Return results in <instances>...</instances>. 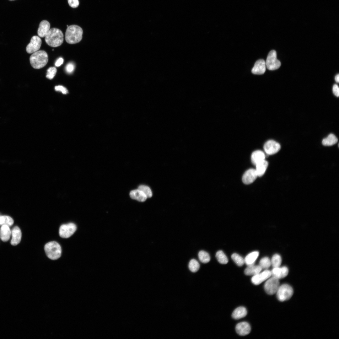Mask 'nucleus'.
<instances>
[{"mask_svg": "<svg viewBox=\"0 0 339 339\" xmlns=\"http://www.w3.org/2000/svg\"><path fill=\"white\" fill-rule=\"evenodd\" d=\"M83 34V30L80 26L76 25H72L67 28L65 34V39L68 43L76 44L81 40Z\"/></svg>", "mask_w": 339, "mask_h": 339, "instance_id": "f257e3e1", "label": "nucleus"}, {"mask_svg": "<svg viewBox=\"0 0 339 339\" xmlns=\"http://www.w3.org/2000/svg\"><path fill=\"white\" fill-rule=\"evenodd\" d=\"M46 43L52 47H57L61 45L63 41V35L58 29L53 28L50 29L45 37Z\"/></svg>", "mask_w": 339, "mask_h": 339, "instance_id": "f03ea898", "label": "nucleus"}, {"mask_svg": "<svg viewBox=\"0 0 339 339\" xmlns=\"http://www.w3.org/2000/svg\"><path fill=\"white\" fill-rule=\"evenodd\" d=\"M48 60V55L44 51H38L30 56V64L35 69L43 68L47 64Z\"/></svg>", "mask_w": 339, "mask_h": 339, "instance_id": "7ed1b4c3", "label": "nucleus"}, {"mask_svg": "<svg viewBox=\"0 0 339 339\" xmlns=\"http://www.w3.org/2000/svg\"><path fill=\"white\" fill-rule=\"evenodd\" d=\"M44 250L47 256L51 260L57 259L61 256V247L56 241H52L46 243L45 245Z\"/></svg>", "mask_w": 339, "mask_h": 339, "instance_id": "20e7f679", "label": "nucleus"}, {"mask_svg": "<svg viewBox=\"0 0 339 339\" xmlns=\"http://www.w3.org/2000/svg\"><path fill=\"white\" fill-rule=\"evenodd\" d=\"M293 291L292 288L288 284L280 286L276 293L278 299L284 301L289 299L292 296Z\"/></svg>", "mask_w": 339, "mask_h": 339, "instance_id": "39448f33", "label": "nucleus"}, {"mask_svg": "<svg viewBox=\"0 0 339 339\" xmlns=\"http://www.w3.org/2000/svg\"><path fill=\"white\" fill-rule=\"evenodd\" d=\"M265 64L266 67L270 70L277 69L280 67L281 62L277 59V53L275 50H272L269 52Z\"/></svg>", "mask_w": 339, "mask_h": 339, "instance_id": "423d86ee", "label": "nucleus"}, {"mask_svg": "<svg viewBox=\"0 0 339 339\" xmlns=\"http://www.w3.org/2000/svg\"><path fill=\"white\" fill-rule=\"evenodd\" d=\"M279 286V279L272 276L267 280L264 285V288L268 294L272 295L276 293Z\"/></svg>", "mask_w": 339, "mask_h": 339, "instance_id": "0eeeda50", "label": "nucleus"}, {"mask_svg": "<svg viewBox=\"0 0 339 339\" xmlns=\"http://www.w3.org/2000/svg\"><path fill=\"white\" fill-rule=\"evenodd\" d=\"M76 229V225L73 223L62 224L59 228V235L62 238H68L74 233Z\"/></svg>", "mask_w": 339, "mask_h": 339, "instance_id": "6e6552de", "label": "nucleus"}, {"mask_svg": "<svg viewBox=\"0 0 339 339\" xmlns=\"http://www.w3.org/2000/svg\"><path fill=\"white\" fill-rule=\"evenodd\" d=\"M281 147L279 143L272 140L266 141L263 146L265 151L269 155H273L277 153L280 150Z\"/></svg>", "mask_w": 339, "mask_h": 339, "instance_id": "1a4fd4ad", "label": "nucleus"}, {"mask_svg": "<svg viewBox=\"0 0 339 339\" xmlns=\"http://www.w3.org/2000/svg\"><path fill=\"white\" fill-rule=\"evenodd\" d=\"M42 41L40 38L37 36H34L31 38L30 43L26 47L27 53L31 54L38 51L40 48Z\"/></svg>", "mask_w": 339, "mask_h": 339, "instance_id": "9d476101", "label": "nucleus"}, {"mask_svg": "<svg viewBox=\"0 0 339 339\" xmlns=\"http://www.w3.org/2000/svg\"><path fill=\"white\" fill-rule=\"evenodd\" d=\"M272 275L271 271L266 269L261 272L253 276L251 281L255 285H258L263 282L267 280Z\"/></svg>", "mask_w": 339, "mask_h": 339, "instance_id": "9b49d317", "label": "nucleus"}, {"mask_svg": "<svg viewBox=\"0 0 339 339\" xmlns=\"http://www.w3.org/2000/svg\"><path fill=\"white\" fill-rule=\"evenodd\" d=\"M258 176L255 169H250L246 170L244 173L242 178L243 182L248 185L253 183Z\"/></svg>", "mask_w": 339, "mask_h": 339, "instance_id": "f8f14e48", "label": "nucleus"}, {"mask_svg": "<svg viewBox=\"0 0 339 339\" xmlns=\"http://www.w3.org/2000/svg\"><path fill=\"white\" fill-rule=\"evenodd\" d=\"M235 330L239 335L244 336L248 334L250 332L251 327L248 322H242L238 323L236 325Z\"/></svg>", "mask_w": 339, "mask_h": 339, "instance_id": "ddd939ff", "label": "nucleus"}, {"mask_svg": "<svg viewBox=\"0 0 339 339\" xmlns=\"http://www.w3.org/2000/svg\"><path fill=\"white\" fill-rule=\"evenodd\" d=\"M266 68L265 61L263 59H260L256 62L251 72L255 74H262L265 72Z\"/></svg>", "mask_w": 339, "mask_h": 339, "instance_id": "4468645a", "label": "nucleus"}, {"mask_svg": "<svg viewBox=\"0 0 339 339\" xmlns=\"http://www.w3.org/2000/svg\"><path fill=\"white\" fill-rule=\"evenodd\" d=\"M271 272L272 276L279 279L287 276L288 273V269L285 266L281 267H273Z\"/></svg>", "mask_w": 339, "mask_h": 339, "instance_id": "2eb2a0df", "label": "nucleus"}, {"mask_svg": "<svg viewBox=\"0 0 339 339\" xmlns=\"http://www.w3.org/2000/svg\"><path fill=\"white\" fill-rule=\"evenodd\" d=\"M50 29V24L46 20L42 21L39 24L37 31L38 36L42 38L45 37Z\"/></svg>", "mask_w": 339, "mask_h": 339, "instance_id": "dca6fc26", "label": "nucleus"}, {"mask_svg": "<svg viewBox=\"0 0 339 339\" xmlns=\"http://www.w3.org/2000/svg\"><path fill=\"white\" fill-rule=\"evenodd\" d=\"M11 232L12 238L11 244L13 245H16L21 241L22 233L19 228L17 226L14 227Z\"/></svg>", "mask_w": 339, "mask_h": 339, "instance_id": "f3484780", "label": "nucleus"}, {"mask_svg": "<svg viewBox=\"0 0 339 339\" xmlns=\"http://www.w3.org/2000/svg\"><path fill=\"white\" fill-rule=\"evenodd\" d=\"M265 153L260 150H257L254 151L251 155V162L255 165L265 160Z\"/></svg>", "mask_w": 339, "mask_h": 339, "instance_id": "a211bd4d", "label": "nucleus"}, {"mask_svg": "<svg viewBox=\"0 0 339 339\" xmlns=\"http://www.w3.org/2000/svg\"><path fill=\"white\" fill-rule=\"evenodd\" d=\"M130 196L132 198L141 202L145 201L147 198L146 195L138 189L132 191L130 193Z\"/></svg>", "mask_w": 339, "mask_h": 339, "instance_id": "6ab92c4d", "label": "nucleus"}, {"mask_svg": "<svg viewBox=\"0 0 339 339\" xmlns=\"http://www.w3.org/2000/svg\"><path fill=\"white\" fill-rule=\"evenodd\" d=\"M11 233L8 226L5 225H2L0 229V237L3 241H8L10 238Z\"/></svg>", "mask_w": 339, "mask_h": 339, "instance_id": "aec40b11", "label": "nucleus"}, {"mask_svg": "<svg viewBox=\"0 0 339 339\" xmlns=\"http://www.w3.org/2000/svg\"><path fill=\"white\" fill-rule=\"evenodd\" d=\"M262 269L259 265L254 264L248 266L244 271L245 274L248 276L255 275L261 271Z\"/></svg>", "mask_w": 339, "mask_h": 339, "instance_id": "412c9836", "label": "nucleus"}, {"mask_svg": "<svg viewBox=\"0 0 339 339\" xmlns=\"http://www.w3.org/2000/svg\"><path fill=\"white\" fill-rule=\"evenodd\" d=\"M268 162L264 160L257 164L255 169L258 176L261 177L265 173L268 167Z\"/></svg>", "mask_w": 339, "mask_h": 339, "instance_id": "4be33fe9", "label": "nucleus"}, {"mask_svg": "<svg viewBox=\"0 0 339 339\" xmlns=\"http://www.w3.org/2000/svg\"><path fill=\"white\" fill-rule=\"evenodd\" d=\"M247 314L246 309L244 307L236 308L232 313V316L235 319H239L245 317Z\"/></svg>", "mask_w": 339, "mask_h": 339, "instance_id": "5701e85b", "label": "nucleus"}, {"mask_svg": "<svg viewBox=\"0 0 339 339\" xmlns=\"http://www.w3.org/2000/svg\"><path fill=\"white\" fill-rule=\"evenodd\" d=\"M259 255L257 251L252 252L248 254L244 259L245 263L248 266L254 264Z\"/></svg>", "mask_w": 339, "mask_h": 339, "instance_id": "b1692460", "label": "nucleus"}, {"mask_svg": "<svg viewBox=\"0 0 339 339\" xmlns=\"http://www.w3.org/2000/svg\"><path fill=\"white\" fill-rule=\"evenodd\" d=\"M337 142L336 137L333 134H330L322 140V143L325 146H331L336 144Z\"/></svg>", "mask_w": 339, "mask_h": 339, "instance_id": "393cba45", "label": "nucleus"}, {"mask_svg": "<svg viewBox=\"0 0 339 339\" xmlns=\"http://www.w3.org/2000/svg\"><path fill=\"white\" fill-rule=\"evenodd\" d=\"M198 256L199 260L202 263H207L210 260L209 254L204 250L200 251L198 253Z\"/></svg>", "mask_w": 339, "mask_h": 339, "instance_id": "a878e982", "label": "nucleus"}, {"mask_svg": "<svg viewBox=\"0 0 339 339\" xmlns=\"http://www.w3.org/2000/svg\"><path fill=\"white\" fill-rule=\"evenodd\" d=\"M13 219L8 216H0V225H7L9 227L11 226L13 223Z\"/></svg>", "mask_w": 339, "mask_h": 339, "instance_id": "bb28decb", "label": "nucleus"}, {"mask_svg": "<svg viewBox=\"0 0 339 339\" xmlns=\"http://www.w3.org/2000/svg\"><path fill=\"white\" fill-rule=\"evenodd\" d=\"M216 256L218 261L221 264H226L228 262V258L222 250L218 251L216 253Z\"/></svg>", "mask_w": 339, "mask_h": 339, "instance_id": "cd10ccee", "label": "nucleus"}, {"mask_svg": "<svg viewBox=\"0 0 339 339\" xmlns=\"http://www.w3.org/2000/svg\"><path fill=\"white\" fill-rule=\"evenodd\" d=\"M188 267L191 271L193 272H195L199 270L200 264L195 259H192L189 262Z\"/></svg>", "mask_w": 339, "mask_h": 339, "instance_id": "c85d7f7f", "label": "nucleus"}, {"mask_svg": "<svg viewBox=\"0 0 339 339\" xmlns=\"http://www.w3.org/2000/svg\"><path fill=\"white\" fill-rule=\"evenodd\" d=\"M271 265L273 267H279L282 263V258L278 254H275L272 256L271 261Z\"/></svg>", "mask_w": 339, "mask_h": 339, "instance_id": "c756f323", "label": "nucleus"}, {"mask_svg": "<svg viewBox=\"0 0 339 339\" xmlns=\"http://www.w3.org/2000/svg\"><path fill=\"white\" fill-rule=\"evenodd\" d=\"M231 258L234 262L239 266H241L245 263L244 259L237 253H233L231 255Z\"/></svg>", "mask_w": 339, "mask_h": 339, "instance_id": "7c9ffc66", "label": "nucleus"}, {"mask_svg": "<svg viewBox=\"0 0 339 339\" xmlns=\"http://www.w3.org/2000/svg\"><path fill=\"white\" fill-rule=\"evenodd\" d=\"M259 265L262 269H267L271 265V261L268 257H263L260 260Z\"/></svg>", "mask_w": 339, "mask_h": 339, "instance_id": "2f4dec72", "label": "nucleus"}, {"mask_svg": "<svg viewBox=\"0 0 339 339\" xmlns=\"http://www.w3.org/2000/svg\"><path fill=\"white\" fill-rule=\"evenodd\" d=\"M138 189L142 191L147 196V198H150L152 196V193L150 188L148 186L141 185L139 186Z\"/></svg>", "mask_w": 339, "mask_h": 339, "instance_id": "473e14b6", "label": "nucleus"}, {"mask_svg": "<svg viewBox=\"0 0 339 339\" xmlns=\"http://www.w3.org/2000/svg\"><path fill=\"white\" fill-rule=\"evenodd\" d=\"M57 72V69L55 67H51L47 70L46 77L47 78L51 80L55 76Z\"/></svg>", "mask_w": 339, "mask_h": 339, "instance_id": "72a5a7b5", "label": "nucleus"}, {"mask_svg": "<svg viewBox=\"0 0 339 339\" xmlns=\"http://www.w3.org/2000/svg\"><path fill=\"white\" fill-rule=\"evenodd\" d=\"M75 68L74 64L72 62L68 63L65 67V70L66 72L69 73H72Z\"/></svg>", "mask_w": 339, "mask_h": 339, "instance_id": "f704fd0d", "label": "nucleus"}, {"mask_svg": "<svg viewBox=\"0 0 339 339\" xmlns=\"http://www.w3.org/2000/svg\"><path fill=\"white\" fill-rule=\"evenodd\" d=\"M55 89L56 91H61L63 94H67L68 93L67 89L62 85L56 86L55 87Z\"/></svg>", "mask_w": 339, "mask_h": 339, "instance_id": "c9c22d12", "label": "nucleus"}, {"mask_svg": "<svg viewBox=\"0 0 339 339\" xmlns=\"http://www.w3.org/2000/svg\"><path fill=\"white\" fill-rule=\"evenodd\" d=\"M68 3L69 5L73 8L77 7L79 4V2L78 0H67Z\"/></svg>", "mask_w": 339, "mask_h": 339, "instance_id": "e433bc0d", "label": "nucleus"}, {"mask_svg": "<svg viewBox=\"0 0 339 339\" xmlns=\"http://www.w3.org/2000/svg\"><path fill=\"white\" fill-rule=\"evenodd\" d=\"M332 91L333 94L336 97L339 96V88L338 86L336 84L333 85L332 88Z\"/></svg>", "mask_w": 339, "mask_h": 339, "instance_id": "4c0bfd02", "label": "nucleus"}, {"mask_svg": "<svg viewBox=\"0 0 339 339\" xmlns=\"http://www.w3.org/2000/svg\"><path fill=\"white\" fill-rule=\"evenodd\" d=\"M63 61L64 60L62 58H59L55 62V66L57 67L60 66L62 64H63Z\"/></svg>", "mask_w": 339, "mask_h": 339, "instance_id": "58836bf2", "label": "nucleus"}, {"mask_svg": "<svg viewBox=\"0 0 339 339\" xmlns=\"http://www.w3.org/2000/svg\"><path fill=\"white\" fill-rule=\"evenodd\" d=\"M335 81L337 83L339 82V75L338 74H337L335 77Z\"/></svg>", "mask_w": 339, "mask_h": 339, "instance_id": "ea45409f", "label": "nucleus"}, {"mask_svg": "<svg viewBox=\"0 0 339 339\" xmlns=\"http://www.w3.org/2000/svg\"><path fill=\"white\" fill-rule=\"evenodd\" d=\"M10 0V1H14V0Z\"/></svg>", "mask_w": 339, "mask_h": 339, "instance_id": "a19ab883", "label": "nucleus"}, {"mask_svg": "<svg viewBox=\"0 0 339 339\" xmlns=\"http://www.w3.org/2000/svg\"><path fill=\"white\" fill-rule=\"evenodd\" d=\"M68 25H67V27H68Z\"/></svg>", "mask_w": 339, "mask_h": 339, "instance_id": "79ce46f5", "label": "nucleus"}]
</instances>
